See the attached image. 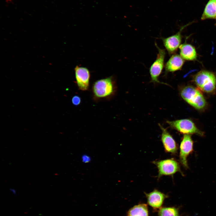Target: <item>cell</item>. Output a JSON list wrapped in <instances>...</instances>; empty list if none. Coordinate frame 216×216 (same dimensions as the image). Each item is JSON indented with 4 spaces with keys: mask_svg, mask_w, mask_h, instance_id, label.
Wrapping results in <instances>:
<instances>
[{
    "mask_svg": "<svg viewBox=\"0 0 216 216\" xmlns=\"http://www.w3.org/2000/svg\"><path fill=\"white\" fill-rule=\"evenodd\" d=\"M11 190L12 191V192H13V193L14 194H16V191L14 190L13 189H11Z\"/></svg>",
    "mask_w": 216,
    "mask_h": 216,
    "instance_id": "d6986e66",
    "label": "cell"
},
{
    "mask_svg": "<svg viewBox=\"0 0 216 216\" xmlns=\"http://www.w3.org/2000/svg\"><path fill=\"white\" fill-rule=\"evenodd\" d=\"M71 101L72 104L74 105L77 106L79 105L81 103V99L79 96L75 95L72 97Z\"/></svg>",
    "mask_w": 216,
    "mask_h": 216,
    "instance_id": "e0dca14e",
    "label": "cell"
},
{
    "mask_svg": "<svg viewBox=\"0 0 216 216\" xmlns=\"http://www.w3.org/2000/svg\"><path fill=\"white\" fill-rule=\"evenodd\" d=\"M180 94L186 102L197 110H203L207 106V103L202 94L194 86H188L182 87Z\"/></svg>",
    "mask_w": 216,
    "mask_h": 216,
    "instance_id": "7a4b0ae2",
    "label": "cell"
},
{
    "mask_svg": "<svg viewBox=\"0 0 216 216\" xmlns=\"http://www.w3.org/2000/svg\"><path fill=\"white\" fill-rule=\"evenodd\" d=\"M188 25L181 27L179 31L176 34L162 38L164 45L169 54H174L179 48L182 40V31Z\"/></svg>",
    "mask_w": 216,
    "mask_h": 216,
    "instance_id": "9c48e42d",
    "label": "cell"
},
{
    "mask_svg": "<svg viewBox=\"0 0 216 216\" xmlns=\"http://www.w3.org/2000/svg\"><path fill=\"white\" fill-rule=\"evenodd\" d=\"M75 77L77 86L79 90H87L89 86L90 72L88 69L76 65L74 68Z\"/></svg>",
    "mask_w": 216,
    "mask_h": 216,
    "instance_id": "ba28073f",
    "label": "cell"
},
{
    "mask_svg": "<svg viewBox=\"0 0 216 216\" xmlns=\"http://www.w3.org/2000/svg\"><path fill=\"white\" fill-rule=\"evenodd\" d=\"M159 216H178L177 209L174 207H164L159 212Z\"/></svg>",
    "mask_w": 216,
    "mask_h": 216,
    "instance_id": "2e32d148",
    "label": "cell"
},
{
    "mask_svg": "<svg viewBox=\"0 0 216 216\" xmlns=\"http://www.w3.org/2000/svg\"><path fill=\"white\" fill-rule=\"evenodd\" d=\"M170 127L184 134H195L204 136V132L199 129L191 120L184 119L173 121H166Z\"/></svg>",
    "mask_w": 216,
    "mask_h": 216,
    "instance_id": "5b68a950",
    "label": "cell"
},
{
    "mask_svg": "<svg viewBox=\"0 0 216 216\" xmlns=\"http://www.w3.org/2000/svg\"><path fill=\"white\" fill-rule=\"evenodd\" d=\"M193 141L190 134H184L180 146L179 160L185 168H188L187 158L193 150Z\"/></svg>",
    "mask_w": 216,
    "mask_h": 216,
    "instance_id": "52a82bcc",
    "label": "cell"
},
{
    "mask_svg": "<svg viewBox=\"0 0 216 216\" xmlns=\"http://www.w3.org/2000/svg\"><path fill=\"white\" fill-rule=\"evenodd\" d=\"M193 81L202 91L209 94L214 93L216 88V77L212 72L201 70L193 77Z\"/></svg>",
    "mask_w": 216,
    "mask_h": 216,
    "instance_id": "3957f363",
    "label": "cell"
},
{
    "mask_svg": "<svg viewBox=\"0 0 216 216\" xmlns=\"http://www.w3.org/2000/svg\"><path fill=\"white\" fill-rule=\"evenodd\" d=\"M155 45L158 49V53L156 59L149 68L151 82L168 85L167 84L160 82L158 80V78L162 72L164 66L166 54L165 50L164 49L160 48L156 43H155Z\"/></svg>",
    "mask_w": 216,
    "mask_h": 216,
    "instance_id": "8992f818",
    "label": "cell"
},
{
    "mask_svg": "<svg viewBox=\"0 0 216 216\" xmlns=\"http://www.w3.org/2000/svg\"><path fill=\"white\" fill-rule=\"evenodd\" d=\"M216 19V0H209L204 8L201 19Z\"/></svg>",
    "mask_w": 216,
    "mask_h": 216,
    "instance_id": "5bb4252c",
    "label": "cell"
},
{
    "mask_svg": "<svg viewBox=\"0 0 216 216\" xmlns=\"http://www.w3.org/2000/svg\"><path fill=\"white\" fill-rule=\"evenodd\" d=\"M82 161L85 163L88 162L90 160V158L88 156L84 155L82 157Z\"/></svg>",
    "mask_w": 216,
    "mask_h": 216,
    "instance_id": "ac0fdd59",
    "label": "cell"
},
{
    "mask_svg": "<svg viewBox=\"0 0 216 216\" xmlns=\"http://www.w3.org/2000/svg\"><path fill=\"white\" fill-rule=\"evenodd\" d=\"M184 60L180 55H172L165 64V72H173L180 70L184 64Z\"/></svg>",
    "mask_w": 216,
    "mask_h": 216,
    "instance_id": "7c38bea8",
    "label": "cell"
},
{
    "mask_svg": "<svg viewBox=\"0 0 216 216\" xmlns=\"http://www.w3.org/2000/svg\"><path fill=\"white\" fill-rule=\"evenodd\" d=\"M128 214V216H148L147 206L144 204L135 206L129 210Z\"/></svg>",
    "mask_w": 216,
    "mask_h": 216,
    "instance_id": "9a60e30c",
    "label": "cell"
},
{
    "mask_svg": "<svg viewBox=\"0 0 216 216\" xmlns=\"http://www.w3.org/2000/svg\"><path fill=\"white\" fill-rule=\"evenodd\" d=\"M162 130L161 140L165 152L173 154L177 153L178 148L176 143L167 129L159 124Z\"/></svg>",
    "mask_w": 216,
    "mask_h": 216,
    "instance_id": "30bf717a",
    "label": "cell"
},
{
    "mask_svg": "<svg viewBox=\"0 0 216 216\" xmlns=\"http://www.w3.org/2000/svg\"><path fill=\"white\" fill-rule=\"evenodd\" d=\"M156 166L158 174L157 176L158 180L163 176H173L177 172L183 175L179 163L173 158L154 160L152 162Z\"/></svg>",
    "mask_w": 216,
    "mask_h": 216,
    "instance_id": "277c9868",
    "label": "cell"
},
{
    "mask_svg": "<svg viewBox=\"0 0 216 216\" xmlns=\"http://www.w3.org/2000/svg\"><path fill=\"white\" fill-rule=\"evenodd\" d=\"M180 54L182 58L187 61H194L197 58V52L195 47L190 44L184 43L179 48Z\"/></svg>",
    "mask_w": 216,
    "mask_h": 216,
    "instance_id": "4fadbf2b",
    "label": "cell"
},
{
    "mask_svg": "<svg viewBox=\"0 0 216 216\" xmlns=\"http://www.w3.org/2000/svg\"><path fill=\"white\" fill-rule=\"evenodd\" d=\"M148 204L154 208H158L162 206L167 196L157 189L149 193H145Z\"/></svg>",
    "mask_w": 216,
    "mask_h": 216,
    "instance_id": "8fae6325",
    "label": "cell"
},
{
    "mask_svg": "<svg viewBox=\"0 0 216 216\" xmlns=\"http://www.w3.org/2000/svg\"><path fill=\"white\" fill-rule=\"evenodd\" d=\"M116 89L115 80L113 76L97 80L92 88L93 96L97 100L108 99L112 97Z\"/></svg>",
    "mask_w": 216,
    "mask_h": 216,
    "instance_id": "6da1fadb",
    "label": "cell"
}]
</instances>
